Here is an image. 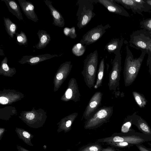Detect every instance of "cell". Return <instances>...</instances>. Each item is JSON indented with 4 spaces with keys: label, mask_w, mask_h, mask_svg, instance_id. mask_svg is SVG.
<instances>
[{
    "label": "cell",
    "mask_w": 151,
    "mask_h": 151,
    "mask_svg": "<svg viewBox=\"0 0 151 151\" xmlns=\"http://www.w3.org/2000/svg\"><path fill=\"white\" fill-rule=\"evenodd\" d=\"M126 56L123 71L124 85L126 86L131 85L136 78L146 53L142 52L140 56L134 58L127 45L126 46Z\"/></svg>",
    "instance_id": "6da1fadb"
},
{
    "label": "cell",
    "mask_w": 151,
    "mask_h": 151,
    "mask_svg": "<svg viewBox=\"0 0 151 151\" xmlns=\"http://www.w3.org/2000/svg\"><path fill=\"white\" fill-rule=\"evenodd\" d=\"M98 63V53L97 50L91 53L84 61L81 73L86 85L90 89L95 85Z\"/></svg>",
    "instance_id": "7a4b0ae2"
},
{
    "label": "cell",
    "mask_w": 151,
    "mask_h": 151,
    "mask_svg": "<svg viewBox=\"0 0 151 151\" xmlns=\"http://www.w3.org/2000/svg\"><path fill=\"white\" fill-rule=\"evenodd\" d=\"M96 0H78V9L76 14L78 22L77 25L81 29L86 26L95 16L93 12L94 2Z\"/></svg>",
    "instance_id": "3957f363"
},
{
    "label": "cell",
    "mask_w": 151,
    "mask_h": 151,
    "mask_svg": "<svg viewBox=\"0 0 151 151\" xmlns=\"http://www.w3.org/2000/svg\"><path fill=\"white\" fill-rule=\"evenodd\" d=\"M129 43L132 47L147 54L151 51V34L143 29L136 30L130 35Z\"/></svg>",
    "instance_id": "277c9868"
},
{
    "label": "cell",
    "mask_w": 151,
    "mask_h": 151,
    "mask_svg": "<svg viewBox=\"0 0 151 151\" xmlns=\"http://www.w3.org/2000/svg\"><path fill=\"white\" fill-rule=\"evenodd\" d=\"M113 111V106H104L101 108L86 120L84 129H95L107 123L112 116Z\"/></svg>",
    "instance_id": "5b68a950"
},
{
    "label": "cell",
    "mask_w": 151,
    "mask_h": 151,
    "mask_svg": "<svg viewBox=\"0 0 151 151\" xmlns=\"http://www.w3.org/2000/svg\"><path fill=\"white\" fill-rule=\"evenodd\" d=\"M121 55H115L112 62V68L109 74L108 86L110 90L115 91L119 87L122 69Z\"/></svg>",
    "instance_id": "8992f818"
},
{
    "label": "cell",
    "mask_w": 151,
    "mask_h": 151,
    "mask_svg": "<svg viewBox=\"0 0 151 151\" xmlns=\"http://www.w3.org/2000/svg\"><path fill=\"white\" fill-rule=\"evenodd\" d=\"M111 27L107 24L103 26L102 24L88 31L82 37L80 43L83 45H89L99 40L105 33L106 30Z\"/></svg>",
    "instance_id": "52a82bcc"
},
{
    "label": "cell",
    "mask_w": 151,
    "mask_h": 151,
    "mask_svg": "<svg viewBox=\"0 0 151 151\" xmlns=\"http://www.w3.org/2000/svg\"><path fill=\"white\" fill-rule=\"evenodd\" d=\"M127 9H131L134 14L143 16L142 12H151L150 6L145 0H114Z\"/></svg>",
    "instance_id": "ba28073f"
},
{
    "label": "cell",
    "mask_w": 151,
    "mask_h": 151,
    "mask_svg": "<svg viewBox=\"0 0 151 151\" xmlns=\"http://www.w3.org/2000/svg\"><path fill=\"white\" fill-rule=\"evenodd\" d=\"M96 142L101 143L109 142H125L130 144H138L144 141L142 138L135 135L122 136L117 133H114L109 137L97 139Z\"/></svg>",
    "instance_id": "9c48e42d"
},
{
    "label": "cell",
    "mask_w": 151,
    "mask_h": 151,
    "mask_svg": "<svg viewBox=\"0 0 151 151\" xmlns=\"http://www.w3.org/2000/svg\"><path fill=\"white\" fill-rule=\"evenodd\" d=\"M103 93L100 91L95 92L90 99L83 114L86 120L88 119L101 105Z\"/></svg>",
    "instance_id": "30bf717a"
},
{
    "label": "cell",
    "mask_w": 151,
    "mask_h": 151,
    "mask_svg": "<svg viewBox=\"0 0 151 151\" xmlns=\"http://www.w3.org/2000/svg\"><path fill=\"white\" fill-rule=\"evenodd\" d=\"M97 1L103 5L109 12L126 17H130L123 7L117 4L114 0H97Z\"/></svg>",
    "instance_id": "8fae6325"
},
{
    "label": "cell",
    "mask_w": 151,
    "mask_h": 151,
    "mask_svg": "<svg viewBox=\"0 0 151 151\" xmlns=\"http://www.w3.org/2000/svg\"><path fill=\"white\" fill-rule=\"evenodd\" d=\"M65 96L66 100H72L74 102L79 101L81 96L77 81L75 78H73L70 80Z\"/></svg>",
    "instance_id": "7c38bea8"
},
{
    "label": "cell",
    "mask_w": 151,
    "mask_h": 151,
    "mask_svg": "<svg viewBox=\"0 0 151 151\" xmlns=\"http://www.w3.org/2000/svg\"><path fill=\"white\" fill-rule=\"evenodd\" d=\"M22 10L28 19L35 22H37L39 19L34 10L32 3L25 0H18Z\"/></svg>",
    "instance_id": "4fadbf2b"
},
{
    "label": "cell",
    "mask_w": 151,
    "mask_h": 151,
    "mask_svg": "<svg viewBox=\"0 0 151 151\" xmlns=\"http://www.w3.org/2000/svg\"><path fill=\"white\" fill-rule=\"evenodd\" d=\"M44 1L50 11L51 15L53 20L52 24L58 27H63L65 25V23L64 19L62 14L53 6L51 1L48 0H45Z\"/></svg>",
    "instance_id": "5bb4252c"
},
{
    "label": "cell",
    "mask_w": 151,
    "mask_h": 151,
    "mask_svg": "<svg viewBox=\"0 0 151 151\" xmlns=\"http://www.w3.org/2000/svg\"><path fill=\"white\" fill-rule=\"evenodd\" d=\"M123 43V39L114 38L110 40L105 46V48L109 53H114L115 55L120 53Z\"/></svg>",
    "instance_id": "9a60e30c"
},
{
    "label": "cell",
    "mask_w": 151,
    "mask_h": 151,
    "mask_svg": "<svg viewBox=\"0 0 151 151\" xmlns=\"http://www.w3.org/2000/svg\"><path fill=\"white\" fill-rule=\"evenodd\" d=\"M58 56V55H57L49 54H42L36 56L26 55L22 57L21 60L20 62L22 63L27 62L35 64L42 61Z\"/></svg>",
    "instance_id": "2e32d148"
},
{
    "label": "cell",
    "mask_w": 151,
    "mask_h": 151,
    "mask_svg": "<svg viewBox=\"0 0 151 151\" xmlns=\"http://www.w3.org/2000/svg\"><path fill=\"white\" fill-rule=\"evenodd\" d=\"M6 4L9 10L19 20H23L22 13L19 5L14 0H1Z\"/></svg>",
    "instance_id": "e0dca14e"
},
{
    "label": "cell",
    "mask_w": 151,
    "mask_h": 151,
    "mask_svg": "<svg viewBox=\"0 0 151 151\" xmlns=\"http://www.w3.org/2000/svg\"><path fill=\"white\" fill-rule=\"evenodd\" d=\"M39 38L38 43L33 46L38 49L43 48L49 43L51 40V37L50 34L46 31L39 30L37 33Z\"/></svg>",
    "instance_id": "ac0fdd59"
},
{
    "label": "cell",
    "mask_w": 151,
    "mask_h": 151,
    "mask_svg": "<svg viewBox=\"0 0 151 151\" xmlns=\"http://www.w3.org/2000/svg\"><path fill=\"white\" fill-rule=\"evenodd\" d=\"M4 20L6 32L11 38H13L14 35L16 33V31L17 29V25L8 18H6L4 17Z\"/></svg>",
    "instance_id": "d6986e66"
},
{
    "label": "cell",
    "mask_w": 151,
    "mask_h": 151,
    "mask_svg": "<svg viewBox=\"0 0 151 151\" xmlns=\"http://www.w3.org/2000/svg\"><path fill=\"white\" fill-rule=\"evenodd\" d=\"M104 69V58H103L101 60L99 65L96 81L94 86L95 89H97L102 86Z\"/></svg>",
    "instance_id": "ffe728a7"
},
{
    "label": "cell",
    "mask_w": 151,
    "mask_h": 151,
    "mask_svg": "<svg viewBox=\"0 0 151 151\" xmlns=\"http://www.w3.org/2000/svg\"><path fill=\"white\" fill-rule=\"evenodd\" d=\"M103 148L99 142H96L82 146L78 151H101Z\"/></svg>",
    "instance_id": "44dd1931"
},
{
    "label": "cell",
    "mask_w": 151,
    "mask_h": 151,
    "mask_svg": "<svg viewBox=\"0 0 151 151\" xmlns=\"http://www.w3.org/2000/svg\"><path fill=\"white\" fill-rule=\"evenodd\" d=\"M135 117L137 120V125L138 127L143 132L150 134L151 130L146 122L141 117L136 115L135 112Z\"/></svg>",
    "instance_id": "7402d4cb"
},
{
    "label": "cell",
    "mask_w": 151,
    "mask_h": 151,
    "mask_svg": "<svg viewBox=\"0 0 151 151\" xmlns=\"http://www.w3.org/2000/svg\"><path fill=\"white\" fill-rule=\"evenodd\" d=\"M132 93L134 99L139 106L141 108L144 107L147 102L144 96L142 94L135 91H133Z\"/></svg>",
    "instance_id": "603a6c76"
},
{
    "label": "cell",
    "mask_w": 151,
    "mask_h": 151,
    "mask_svg": "<svg viewBox=\"0 0 151 151\" xmlns=\"http://www.w3.org/2000/svg\"><path fill=\"white\" fill-rule=\"evenodd\" d=\"M86 50V47L80 43L76 44L73 46L72 49V52L75 56L79 57L84 54Z\"/></svg>",
    "instance_id": "cb8c5ba5"
},
{
    "label": "cell",
    "mask_w": 151,
    "mask_h": 151,
    "mask_svg": "<svg viewBox=\"0 0 151 151\" xmlns=\"http://www.w3.org/2000/svg\"><path fill=\"white\" fill-rule=\"evenodd\" d=\"M17 43L19 45H26L27 44V39L25 33L21 31L20 33H16L15 34Z\"/></svg>",
    "instance_id": "d4e9b609"
},
{
    "label": "cell",
    "mask_w": 151,
    "mask_h": 151,
    "mask_svg": "<svg viewBox=\"0 0 151 151\" xmlns=\"http://www.w3.org/2000/svg\"><path fill=\"white\" fill-rule=\"evenodd\" d=\"M140 27L145 29L151 34V18L143 19L139 23Z\"/></svg>",
    "instance_id": "484cf974"
},
{
    "label": "cell",
    "mask_w": 151,
    "mask_h": 151,
    "mask_svg": "<svg viewBox=\"0 0 151 151\" xmlns=\"http://www.w3.org/2000/svg\"><path fill=\"white\" fill-rule=\"evenodd\" d=\"M63 32L65 36L69 37L72 39H75L77 37V34L74 27L71 28L65 27L63 29Z\"/></svg>",
    "instance_id": "4316f807"
},
{
    "label": "cell",
    "mask_w": 151,
    "mask_h": 151,
    "mask_svg": "<svg viewBox=\"0 0 151 151\" xmlns=\"http://www.w3.org/2000/svg\"><path fill=\"white\" fill-rule=\"evenodd\" d=\"M107 145L114 147H123L128 146L129 143L128 142H109L106 143Z\"/></svg>",
    "instance_id": "83f0119b"
},
{
    "label": "cell",
    "mask_w": 151,
    "mask_h": 151,
    "mask_svg": "<svg viewBox=\"0 0 151 151\" xmlns=\"http://www.w3.org/2000/svg\"><path fill=\"white\" fill-rule=\"evenodd\" d=\"M131 119L129 121H126L122 124L121 129V132L122 133H126L129 131L131 126Z\"/></svg>",
    "instance_id": "f1b7e54d"
},
{
    "label": "cell",
    "mask_w": 151,
    "mask_h": 151,
    "mask_svg": "<svg viewBox=\"0 0 151 151\" xmlns=\"http://www.w3.org/2000/svg\"><path fill=\"white\" fill-rule=\"evenodd\" d=\"M147 54L148 56L147 61V65L149 68V72L151 75V52H148Z\"/></svg>",
    "instance_id": "f546056e"
},
{
    "label": "cell",
    "mask_w": 151,
    "mask_h": 151,
    "mask_svg": "<svg viewBox=\"0 0 151 151\" xmlns=\"http://www.w3.org/2000/svg\"><path fill=\"white\" fill-rule=\"evenodd\" d=\"M8 102V99L6 98L1 96L0 97V103L2 104H6Z\"/></svg>",
    "instance_id": "4dcf8cb0"
},
{
    "label": "cell",
    "mask_w": 151,
    "mask_h": 151,
    "mask_svg": "<svg viewBox=\"0 0 151 151\" xmlns=\"http://www.w3.org/2000/svg\"><path fill=\"white\" fill-rule=\"evenodd\" d=\"M101 151H117L115 147H109L106 148H103Z\"/></svg>",
    "instance_id": "1f68e13d"
},
{
    "label": "cell",
    "mask_w": 151,
    "mask_h": 151,
    "mask_svg": "<svg viewBox=\"0 0 151 151\" xmlns=\"http://www.w3.org/2000/svg\"><path fill=\"white\" fill-rule=\"evenodd\" d=\"M26 118L28 120H31L33 119L34 117V115L32 113H28L26 116Z\"/></svg>",
    "instance_id": "d6a6232c"
},
{
    "label": "cell",
    "mask_w": 151,
    "mask_h": 151,
    "mask_svg": "<svg viewBox=\"0 0 151 151\" xmlns=\"http://www.w3.org/2000/svg\"><path fill=\"white\" fill-rule=\"evenodd\" d=\"M56 78L58 80H61L64 78V74H63L61 72L59 73L57 75Z\"/></svg>",
    "instance_id": "836d02e7"
},
{
    "label": "cell",
    "mask_w": 151,
    "mask_h": 151,
    "mask_svg": "<svg viewBox=\"0 0 151 151\" xmlns=\"http://www.w3.org/2000/svg\"><path fill=\"white\" fill-rule=\"evenodd\" d=\"M23 136L25 138H29L30 137V134L28 132L24 131L23 132Z\"/></svg>",
    "instance_id": "e575fe53"
},
{
    "label": "cell",
    "mask_w": 151,
    "mask_h": 151,
    "mask_svg": "<svg viewBox=\"0 0 151 151\" xmlns=\"http://www.w3.org/2000/svg\"><path fill=\"white\" fill-rule=\"evenodd\" d=\"M146 3L150 6L151 10V0H145Z\"/></svg>",
    "instance_id": "d590c367"
},
{
    "label": "cell",
    "mask_w": 151,
    "mask_h": 151,
    "mask_svg": "<svg viewBox=\"0 0 151 151\" xmlns=\"http://www.w3.org/2000/svg\"><path fill=\"white\" fill-rule=\"evenodd\" d=\"M138 148L141 151H149L142 147H139Z\"/></svg>",
    "instance_id": "8d00e7d4"
},
{
    "label": "cell",
    "mask_w": 151,
    "mask_h": 151,
    "mask_svg": "<svg viewBox=\"0 0 151 151\" xmlns=\"http://www.w3.org/2000/svg\"><path fill=\"white\" fill-rule=\"evenodd\" d=\"M68 151H70V150H69Z\"/></svg>",
    "instance_id": "74e56055"
},
{
    "label": "cell",
    "mask_w": 151,
    "mask_h": 151,
    "mask_svg": "<svg viewBox=\"0 0 151 151\" xmlns=\"http://www.w3.org/2000/svg\"><path fill=\"white\" fill-rule=\"evenodd\" d=\"M151 52V51H150Z\"/></svg>",
    "instance_id": "f35d334b"
}]
</instances>
